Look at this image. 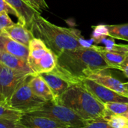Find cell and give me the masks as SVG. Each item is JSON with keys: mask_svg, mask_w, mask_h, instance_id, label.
<instances>
[{"mask_svg": "<svg viewBox=\"0 0 128 128\" xmlns=\"http://www.w3.org/2000/svg\"><path fill=\"white\" fill-rule=\"evenodd\" d=\"M0 12H4L8 14H12L15 16L18 20L20 19V15L18 14L16 10L4 0H0Z\"/></svg>", "mask_w": 128, "mask_h": 128, "instance_id": "obj_25", "label": "cell"}, {"mask_svg": "<svg viewBox=\"0 0 128 128\" xmlns=\"http://www.w3.org/2000/svg\"><path fill=\"white\" fill-rule=\"evenodd\" d=\"M0 128H19L16 122H11L8 120L0 119Z\"/></svg>", "mask_w": 128, "mask_h": 128, "instance_id": "obj_27", "label": "cell"}, {"mask_svg": "<svg viewBox=\"0 0 128 128\" xmlns=\"http://www.w3.org/2000/svg\"><path fill=\"white\" fill-rule=\"evenodd\" d=\"M104 119L112 128H128V118L125 116L115 115L106 111Z\"/></svg>", "mask_w": 128, "mask_h": 128, "instance_id": "obj_20", "label": "cell"}, {"mask_svg": "<svg viewBox=\"0 0 128 128\" xmlns=\"http://www.w3.org/2000/svg\"><path fill=\"white\" fill-rule=\"evenodd\" d=\"M87 122L104 118L106 108L86 88L80 84H74L58 98L54 100Z\"/></svg>", "mask_w": 128, "mask_h": 128, "instance_id": "obj_3", "label": "cell"}, {"mask_svg": "<svg viewBox=\"0 0 128 128\" xmlns=\"http://www.w3.org/2000/svg\"><path fill=\"white\" fill-rule=\"evenodd\" d=\"M29 75L34 74L14 70L0 64V102L8 104L14 92Z\"/></svg>", "mask_w": 128, "mask_h": 128, "instance_id": "obj_7", "label": "cell"}, {"mask_svg": "<svg viewBox=\"0 0 128 128\" xmlns=\"http://www.w3.org/2000/svg\"><path fill=\"white\" fill-rule=\"evenodd\" d=\"M2 33L27 47L28 46L30 41L34 38L31 30L19 22L6 28Z\"/></svg>", "mask_w": 128, "mask_h": 128, "instance_id": "obj_14", "label": "cell"}, {"mask_svg": "<svg viewBox=\"0 0 128 128\" xmlns=\"http://www.w3.org/2000/svg\"><path fill=\"white\" fill-rule=\"evenodd\" d=\"M24 113L12 108L8 104L0 102V119L18 122Z\"/></svg>", "mask_w": 128, "mask_h": 128, "instance_id": "obj_18", "label": "cell"}, {"mask_svg": "<svg viewBox=\"0 0 128 128\" xmlns=\"http://www.w3.org/2000/svg\"><path fill=\"white\" fill-rule=\"evenodd\" d=\"M92 28H94V32L92 34V39L93 40L95 45H97L98 42L101 38L110 35L106 25H100L97 26H93Z\"/></svg>", "mask_w": 128, "mask_h": 128, "instance_id": "obj_22", "label": "cell"}, {"mask_svg": "<svg viewBox=\"0 0 128 128\" xmlns=\"http://www.w3.org/2000/svg\"><path fill=\"white\" fill-rule=\"evenodd\" d=\"M109 34L115 38L128 42V23L119 25H106Z\"/></svg>", "mask_w": 128, "mask_h": 128, "instance_id": "obj_19", "label": "cell"}, {"mask_svg": "<svg viewBox=\"0 0 128 128\" xmlns=\"http://www.w3.org/2000/svg\"><path fill=\"white\" fill-rule=\"evenodd\" d=\"M0 64L14 70L28 74H34L27 61L2 51H0Z\"/></svg>", "mask_w": 128, "mask_h": 128, "instance_id": "obj_17", "label": "cell"}, {"mask_svg": "<svg viewBox=\"0 0 128 128\" xmlns=\"http://www.w3.org/2000/svg\"><path fill=\"white\" fill-rule=\"evenodd\" d=\"M56 58V67L53 71L72 84H78L94 73L110 69L104 57L94 46L66 50Z\"/></svg>", "mask_w": 128, "mask_h": 128, "instance_id": "obj_1", "label": "cell"}, {"mask_svg": "<svg viewBox=\"0 0 128 128\" xmlns=\"http://www.w3.org/2000/svg\"><path fill=\"white\" fill-rule=\"evenodd\" d=\"M106 112L115 115H128V103L113 102L104 104Z\"/></svg>", "mask_w": 128, "mask_h": 128, "instance_id": "obj_21", "label": "cell"}, {"mask_svg": "<svg viewBox=\"0 0 128 128\" xmlns=\"http://www.w3.org/2000/svg\"><path fill=\"white\" fill-rule=\"evenodd\" d=\"M79 84L86 88L98 100L103 104L113 102L128 103V97L119 94L90 79L82 80L79 82Z\"/></svg>", "mask_w": 128, "mask_h": 128, "instance_id": "obj_8", "label": "cell"}, {"mask_svg": "<svg viewBox=\"0 0 128 128\" xmlns=\"http://www.w3.org/2000/svg\"><path fill=\"white\" fill-rule=\"evenodd\" d=\"M28 85L33 93L45 102L55 100L51 89L40 74L32 75L28 81Z\"/></svg>", "mask_w": 128, "mask_h": 128, "instance_id": "obj_16", "label": "cell"}, {"mask_svg": "<svg viewBox=\"0 0 128 128\" xmlns=\"http://www.w3.org/2000/svg\"><path fill=\"white\" fill-rule=\"evenodd\" d=\"M29 30L35 38L42 40L56 57L64 50L82 47L80 40L82 36L80 30L54 25L40 13L34 16Z\"/></svg>", "mask_w": 128, "mask_h": 128, "instance_id": "obj_2", "label": "cell"}, {"mask_svg": "<svg viewBox=\"0 0 128 128\" xmlns=\"http://www.w3.org/2000/svg\"><path fill=\"white\" fill-rule=\"evenodd\" d=\"M94 47L101 54L110 69L119 70L122 64L128 56V44H116L110 49H105L104 46L94 45Z\"/></svg>", "mask_w": 128, "mask_h": 128, "instance_id": "obj_9", "label": "cell"}, {"mask_svg": "<svg viewBox=\"0 0 128 128\" xmlns=\"http://www.w3.org/2000/svg\"><path fill=\"white\" fill-rule=\"evenodd\" d=\"M14 24L13 20L10 18L8 14L4 12H0V34L3 32V31Z\"/></svg>", "mask_w": 128, "mask_h": 128, "instance_id": "obj_23", "label": "cell"}, {"mask_svg": "<svg viewBox=\"0 0 128 128\" xmlns=\"http://www.w3.org/2000/svg\"><path fill=\"white\" fill-rule=\"evenodd\" d=\"M126 116V117H128V115H127V116Z\"/></svg>", "mask_w": 128, "mask_h": 128, "instance_id": "obj_31", "label": "cell"}, {"mask_svg": "<svg viewBox=\"0 0 128 128\" xmlns=\"http://www.w3.org/2000/svg\"><path fill=\"white\" fill-rule=\"evenodd\" d=\"M88 79H90L119 94L128 98V90L125 83H123L114 76L104 73V70L94 73Z\"/></svg>", "mask_w": 128, "mask_h": 128, "instance_id": "obj_11", "label": "cell"}, {"mask_svg": "<svg viewBox=\"0 0 128 128\" xmlns=\"http://www.w3.org/2000/svg\"><path fill=\"white\" fill-rule=\"evenodd\" d=\"M27 2L34 9L40 12L42 10H47L49 8L48 4L45 0H26Z\"/></svg>", "mask_w": 128, "mask_h": 128, "instance_id": "obj_26", "label": "cell"}, {"mask_svg": "<svg viewBox=\"0 0 128 128\" xmlns=\"http://www.w3.org/2000/svg\"><path fill=\"white\" fill-rule=\"evenodd\" d=\"M125 86H126V87H127V88H128V82H125Z\"/></svg>", "mask_w": 128, "mask_h": 128, "instance_id": "obj_29", "label": "cell"}, {"mask_svg": "<svg viewBox=\"0 0 128 128\" xmlns=\"http://www.w3.org/2000/svg\"><path fill=\"white\" fill-rule=\"evenodd\" d=\"M23 1H24V2H26V3H28V2H27V1H26V0H23Z\"/></svg>", "mask_w": 128, "mask_h": 128, "instance_id": "obj_30", "label": "cell"}, {"mask_svg": "<svg viewBox=\"0 0 128 128\" xmlns=\"http://www.w3.org/2000/svg\"><path fill=\"white\" fill-rule=\"evenodd\" d=\"M7 2L13 8H14L18 14L20 15V19L18 22L26 26L28 29L32 22L34 16L40 13L30 4L24 2L23 0H4Z\"/></svg>", "mask_w": 128, "mask_h": 128, "instance_id": "obj_13", "label": "cell"}, {"mask_svg": "<svg viewBox=\"0 0 128 128\" xmlns=\"http://www.w3.org/2000/svg\"><path fill=\"white\" fill-rule=\"evenodd\" d=\"M16 124L19 128H71L51 118L31 114H23Z\"/></svg>", "mask_w": 128, "mask_h": 128, "instance_id": "obj_10", "label": "cell"}, {"mask_svg": "<svg viewBox=\"0 0 128 128\" xmlns=\"http://www.w3.org/2000/svg\"><path fill=\"white\" fill-rule=\"evenodd\" d=\"M0 51L14 55L26 61L28 59V47L12 40L3 33L0 34Z\"/></svg>", "mask_w": 128, "mask_h": 128, "instance_id": "obj_15", "label": "cell"}, {"mask_svg": "<svg viewBox=\"0 0 128 128\" xmlns=\"http://www.w3.org/2000/svg\"><path fill=\"white\" fill-rule=\"evenodd\" d=\"M27 114L46 117L71 128H81L89 122L83 120L70 109L56 103L54 100L45 102L37 110Z\"/></svg>", "mask_w": 128, "mask_h": 128, "instance_id": "obj_5", "label": "cell"}, {"mask_svg": "<svg viewBox=\"0 0 128 128\" xmlns=\"http://www.w3.org/2000/svg\"><path fill=\"white\" fill-rule=\"evenodd\" d=\"M81 128H112L104 118L89 122L86 126Z\"/></svg>", "mask_w": 128, "mask_h": 128, "instance_id": "obj_24", "label": "cell"}, {"mask_svg": "<svg viewBox=\"0 0 128 128\" xmlns=\"http://www.w3.org/2000/svg\"><path fill=\"white\" fill-rule=\"evenodd\" d=\"M119 70L123 72L124 76L128 79V57L126 58V59L124 61V62L122 64Z\"/></svg>", "mask_w": 128, "mask_h": 128, "instance_id": "obj_28", "label": "cell"}, {"mask_svg": "<svg viewBox=\"0 0 128 128\" xmlns=\"http://www.w3.org/2000/svg\"><path fill=\"white\" fill-rule=\"evenodd\" d=\"M40 75L46 82L54 95L55 99L64 94L72 85H74L62 75L53 70L48 73H43Z\"/></svg>", "mask_w": 128, "mask_h": 128, "instance_id": "obj_12", "label": "cell"}, {"mask_svg": "<svg viewBox=\"0 0 128 128\" xmlns=\"http://www.w3.org/2000/svg\"><path fill=\"white\" fill-rule=\"evenodd\" d=\"M29 75L16 88L11 96L8 104L14 109L24 114L32 112L40 108L45 101L36 96L32 91L28 81Z\"/></svg>", "mask_w": 128, "mask_h": 128, "instance_id": "obj_6", "label": "cell"}, {"mask_svg": "<svg viewBox=\"0 0 128 128\" xmlns=\"http://www.w3.org/2000/svg\"><path fill=\"white\" fill-rule=\"evenodd\" d=\"M27 62L34 74L52 71L56 67L57 58L44 42L34 38L29 43Z\"/></svg>", "mask_w": 128, "mask_h": 128, "instance_id": "obj_4", "label": "cell"}]
</instances>
